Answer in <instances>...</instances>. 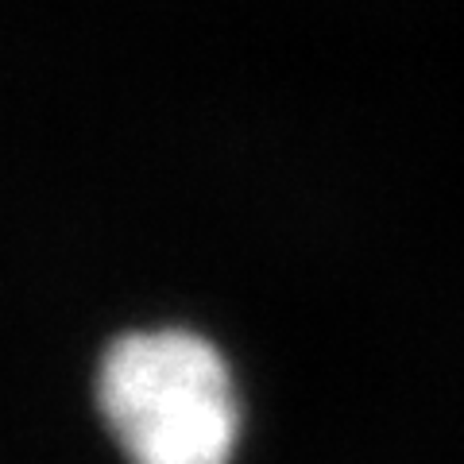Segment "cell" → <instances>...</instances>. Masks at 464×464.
<instances>
[{
  "instance_id": "obj_1",
  "label": "cell",
  "mask_w": 464,
  "mask_h": 464,
  "mask_svg": "<svg viewBox=\"0 0 464 464\" xmlns=\"http://www.w3.org/2000/svg\"><path fill=\"white\" fill-rule=\"evenodd\" d=\"M101 418L128 464H232L244 411L221 348L190 329H140L109 344Z\"/></svg>"
}]
</instances>
